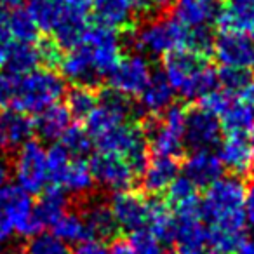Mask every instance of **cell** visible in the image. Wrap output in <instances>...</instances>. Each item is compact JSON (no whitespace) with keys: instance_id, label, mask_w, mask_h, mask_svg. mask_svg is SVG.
<instances>
[{"instance_id":"cell-1","label":"cell","mask_w":254,"mask_h":254,"mask_svg":"<svg viewBox=\"0 0 254 254\" xmlns=\"http://www.w3.org/2000/svg\"><path fill=\"white\" fill-rule=\"evenodd\" d=\"M246 185L239 176H221L205 188L200 198V214L209 226V247L214 253L228 254L244 240Z\"/></svg>"},{"instance_id":"cell-2","label":"cell","mask_w":254,"mask_h":254,"mask_svg":"<svg viewBox=\"0 0 254 254\" xmlns=\"http://www.w3.org/2000/svg\"><path fill=\"white\" fill-rule=\"evenodd\" d=\"M66 92L64 78L49 66H40L25 75L0 71V103L25 113H39L60 103Z\"/></svg>"},{"instance_id":"cell-3","label":"cell","mask_w":254,"mask_h":254,"mask_svg":"<svg viewBox=\"0 0 254 254\" xmlns=\"http://www.w3.org/2000/svg\"><path fill=\"white\" fill-rule=\"evenodd\" d=\"M162 75L167 78L174 94L185 101L200 99L218 87V71L205 58L190 51H176L164 58Z\"/></svg>"},{"instance_id":"cell-4","label":"cell","mask_w":254,"mask_h":254,"mask_svg":"<svg viewBox=\"0 0 254 254\" xmlns=\"http://www.w3.org/2000/svg\"><path fill=\"white\" fill-rule=\"evenodd\" d=\"M188 28L176 18H153L138 25L132 32L131 44L136 53L145 58H166L167 54L185 51Z\"/></svg>"},{"instance_id":"cell-5","label":"cell","mask_w":254,"mask_h":254,"mask_svg":"<svg viewBox=\"0 0 254 254\" xmlns=\"http://www.w3.org/2000/svg\"><path fill=\"white\" fill-rule=\"evenodd\" d=\"M187 110L180 105H173L169 110L159 117H148V120L143 126L148 150H152L153 155L162 157H178L183 153V127Z\"/></svg>"},{"instance_id":"cell-6","label":"cell","mask_w":254,"mask_h":254,"mask_svg":"<svg viewBox=\"0 0 254 254\" xmlns=\"http://www.w3.org/2000/svg\"><path fill=\"white\" fill-rule=\"evenodd\" d=\"M94 146L98 148V152L113 153L126 159L138 171V176L148 160V141H146L145 131L132 120L120 124L106 131L105 134L98 136L94 139Z\"/></svg>"},{"instance_id":"cell-7","label":"cell","mask_w":254,"mask_h":254,"mask_svg":"<svg viewBox=\"0 0 254 254\" xmlns=\"http://www.w3.org/2000/svg\"><path fill=\"white\" fill-rule=\"evenodd\" d=\"M12 176H14L16 187L21 188L26 193L39 195L44 188L49 185V173H47V150L44 145L35 139L14 152L12 160Z\"/></svg>"},{"instance_id":"cell-8","label":"cell","mask_w":254,"mask_h":254,"mask_svg":"<svg viewBox=\"0 0 254 254\" xmlns=\"http://www.w3.org/2000/svg\"><path fill=\"white\" fill-rule=\"evenodd\" d=\"M78 44L84 47L101 78L106 77L117 64V61L122 58L124 40L120 33L98 23L89 26Z\"/></svg>"},{"instance_id":"cell-9","label":"cell","mask_w":254,"mask_h":254,"mask_svg":"<svg viewBox=\"0 0 254 254\" xmlns=\"http://www.w3.org/2000/svg\"><path fill=\"white\" fill-rule=\"evenodd\" d=\"M0 209L5 214L12 226V232L19 237L37 235L42 232V223L35 211V202L32 200L30 193L23 191L21 188L5 185L0 190Z\"/></svg>"},{"instance_id":"cell-10","label":"cell","mask_w":254,"mask_h":254,"mask_svg":"<svg viewBox=\"0 0 254 254\" xmlns=\"http://www.w3.org/2000/svg\"><path fill=\"white\" fill-rule=\"evenodd\" d=\"M153 75V68L148 58L139 53L122 54L108 77L110 89L126 98H138Z\"/></svg>"},{"instance_id":"cell-11","label":"cell","mask_w":254,"mask_h":254,"mask_svg":"<svg viewBox=\"0 0 254 254\" xmlns=\"http://www.w3.org/2000/svg\"><path fill=\"white\" fill-rule=\"evenodd\" d=\"M91 19V0H60V14L53 39L61 49H70L82 40Z\"/></svg>"},{"instance_id":"cell-12","label":"cell","mask_w":254,"mask_h":254,"mask_svg":"<svg viewBox=\"0 0 254 254\" xmlns=\"http://www.w3.org/2000/svg\"><path fill=\"white\" fill-rule=\"evenodd\" d=\"M221 122L202 106L188 110L185 115L183 141L191 152H212L221 143Z\"/></svg>"},{"instance_id":"cell-13","label":"cell","mask_w":254,"mask_h":254,"mask_svg":"<svg viewBox=\"0 0 254 254\" xmlns=\"http://www.w3.org/2000/svg\"><path fill=\"white\" fill-rule=\"evenodd\" d=\"M131 113L132 106L129 105V98L112 91V89L99 94L98 105L85 119V127H87L89 134L92 136V141L113 127L129 122Z\"/></svg>"},{"instance_id":"cell-14","label":"cell","mask_w":254,"mask_h":254,"mask_svg":"<svg viewBox=\"0 0 254 254\" xmlns=\"http://www.w3.org/2000/svg\"><path fill=\"white\" fill-rule=\"evenodd\" d=\"M89 167H91L94 185L113 193L131 188L138 176V171L126 159L106 152H98L96 155H92Z\"/></svg>"},{"instance_id":"cell-15","label":"cell","mask_w":254,"mask_h":254,"mask_svg":"<svg viewBox=\"0 0 254 254\" xmlns=\"http://www.w3.org/2000/svg\"><path fill=\"white\" fill-rule=\"evenodd\" d=\"M148 11L145 0H91V14L96 23L117 32L136 26Z\"/></svg>"},{"instance_id":"cell-16","label":"cell","mask_w":254,"mask_h":254,"mask_svg":"<svg viewBox=\"0 0 254 254\" xmlns=\"http://www.w3.org/2000/svg\"><path fill=\"white\" fill-rule=\"evenodd\" d=\"M211 54L221 68L249 70L254 63V40L244 33L221 30L212 40Z\"/></svg>"},{"instance_id":"cell-17","label":"cell","mask_w":254,"mask_h":254,"mask_svg":"<svg viewBox=\"0 0 254 254\" xmlns=\"http://www.w3.org/2000/svg\"><path fill=\"white\" fill-rule=\"evenodd\" d=\"M108 205L112 209V214L119 228L134 232V230L148 225L152 200H148L139 191L131 190V188L115 191Z\"/></svg>"},{"instance_id":"cell-18","label":"cell","mask_w":254,"mask_h":254,"mask_svg":"<svg viewBox=\"0 0 254 254\" xmlns=\"http://www.w3.org/2000/svg\"><path fill=\"white\" fill-rule=\"evenodd\" d=\"M173 244L180 254H209V226L200 211L174 214Z\"/></svg>"},{"instance_id":"cell-19","label":"cell","mask_w":254,"mask_h":254,"mask_svg":"<svg viewBox=\"0 0 254 254\" xmlns=\"http://www.w3.org/2000/svg\"><path fill=\"white\" fill-rule=\"evenodd\" d=\"M35 134L33 119L28 113L9 108L0 113V155L12 153L28 143Z\"/></svg>"},{"instance_id":"cell-20","label":"cell","mask_w":254,"mask_h":254,"mask_svg":"<svg viewBox=\"0 0 254 254\" xmlns=\"http://www.w3.org/2000/svg\"><path fill=\"white\" fill-rule=\"evenodd\" d=\"M180 176V162L173 157L153 155L143 166L139 173L141 188L150 195L166 193L176 178Z\"/></svg>"},{"instance_id":"cell-21","label":"cell","mask_w":254,"mask_h":254,"mask_svg":"<svg viewBox=\"0 0 254 254\" xmlns=\"http://www.w3.org/2000/svg\"><path fill=\"white\" fill-rule=\"evenodd\" d=\"M58 64L61 68V77L73 85H89V87H94L101 80L94 64L89 60L87 53H85L80 44L66 49V53L60 58V63Z\"/></svg>"},{"instance_id":"cell-22","label":"cell","mask_w":254,"mask_h":254,"mask_svg":"<svg viewBox=\"0 0 254 254\" xmlns=\"http://www.w3.org/2000/svg\"><path fill=\"white\" fill-rule=\"evenodd\" d=\"M216 23L221 30L244 33L254 39V0H223Z\"/></svg>"},{"instance_id":"cell-23","label":"cell","mask_w":254,"mask_h":254,"mask_svg":"<svg viewBox=\"0 0 254 254\" xmlns=\"http://www.w3.org/2000/svg\"><path fill=\"white\" fill-rule=\"evenodd\" d=\"M218 159L223 169H228L233 176L254 173L253 153H251L247 136H226L225 141L219 143Z\"/></svg>"},{"instance_id":"cell-24","label":"cell","mask_w":254,"mask_h":254,"mask_svg":"<svg viewBox=\"0 0 254 254\" xmlns=\"http://www.w3.org/2000/svg\"><path fill=\"white\" fill-rule=\"evenodd\" d=\"M183 176L197 188H207L223 176V166L212 152H191L183 164Z\"/></svg>"},{"instance_id":"cell-25","label":"cell","mask_w":254,"mask_h":254,"mask_svg":"<svg viewBox=\"0 0 254 254\" xmlns=\"http://www.w3.org/2000/svg\"><path fill=\"white\" fill-rule=\"evenodd\" d=\"M80 214L89 232V239L108 240L115 237L119 226H117L108 202H103L99 198H91L82 207Z\"/></svg>"},{"instance_id":"cell-26","label":"cell","mask_w":254,"mask_h":254,"mask_svg":"<svg viewBox=\"0 0 254 254\" xmlns=\"http://www.w3.org/2000/svg\"><path fill=\"white\" fill-rule=\"evenodd\" d=\"M216 0H178L174 5V18L188 30L209 28L218 16Z\"/></svg>"},{"instance_id":"cell-27","label":"cell","mask_w":254,"mask_h":254,"mask_svg":"<svg viewBox=\"0 0 254 254\" xmlns=\"http://www.w3.org/2000/svg\"><path fill=\"white\" fill-rule=\"evenodd\" d=\"M174 91L162 73H153L139 92V108L148 117H159L174 105Z\"/></svg>"},{"instance_id":"cell-28","label":"cell","mask_w":254,"mask_h":254,"mask_svg":"<svg viewBox=\"0 0 254 254\" xmlns=\"http://www.w3.org/2000/svg\"><path fill=\"white\" fill-rule=\"evenodd\" d=\"M71 113L68 112L66 105L63 103H54L47 106L46 110L37 113L33 119V127L35 132L44 141H58L61 136L66 132V129L71 126Z\"/></svg>"},{"instance_id":"cell-29","label":"cell","mask_w":254,"mask_h":254,"mask_svg":"<svg viewBox=\"0 0 254 254\" xmlns=\"http://www.w3.org/2000/svg\"><path fill=\"white\" fill-rule=\"evenodd\" d=\"M0 66H4V70L12 71V73H18V75L30 73V71L44 66L40 40L30 44L14 42L9 47L7 54H5L4 61H2Z\"/></svg>"},{"instance_id":"cell-30","label":"cell","mask_w":254,"mask_h":254,"mask_svg":"<svg viewBox=\"0 0 254 254\" xmlns=\"http://www.w3.org/2000/svg\"><path fill=\"white\" fill-rule=\"evenodd\" d=\"M219 122L226 136H247L254 127V110L246 99L233 98L219 115Z\"/></svg>"},{"instance_id":"cell-31","label":"cell","mask_w":254,"mask_h":254,"mask_svg":"<svg viewBox=\"0 0 254 254\" xmlns=\"http://www.w3.org/2000/svg\"><path fill=\"white\" fill-rule=\"evenodd\" d=\"M35 211L42 226H53L56 219H60L66 211H70V195L60 187L44 188L39 193V200L35 202Z\"/></svg>"},{"instance_id":"cell-32","label":"cell","mask_w":254,"mask_h":254,"mask_svg":"<svg viewBox=\"0 0 254 254\" xmlns=\"http://www.w3.org/2000/svg\"><path fill=\"white\" fill-rule=\"evenodd\" d=\"M54 187H60L68 195H75V197L87 195L94 187L89 162H85L84 159H71L68 167L64 169L63 176L60 178L58 185H54Z\"/></svg>"},{"instance_id":"cell-33","label":"cell","mask_w":254,"mask_h":254,"mask_svg":"<svg viewBox=\"0 0 254 254\" xmlns=\"http://www.w3.org/2000/svg\"><path fill=\"white\" fill-rule=\"evenodd\" d=\"M198 188L185 176H178L167 188V202L173 214H188V212L200 211V198Z\"/></svg>"},{"instance_id":"cell-34","label":"cell","mask_w":254,"mask_h":254,"mask_svg":"<svg viewBox=\"0 0 254 254\" xmlns=\"http://www.w3.org/2000/svg\"><path fill=\"white\" fill-rule=\"evenodd\" d=\"M51 228H53L54 235L63 240L64 244H78L89 239V232L85 228L80 211H66L60 219L54 221Z\"/></svg>"},{"instance_id":"cell-35","label":"cell","mask_w":254,"mask_h":254,"mask_svg":"<svg viewBox=\"0 0 254 254\" xmlns=\"http://www.w3.org/2000/svg\"><path fill=\"white\" fill-rule=\"evenodd\" d=\"M64 96H66L64 105H66L68 112L71 113V117L80 120L87 119L99 99V94H96L94 89L89 85H73L70 91L64 92Z\"/></svg>"},{"instance_id":"cell-36","label":"cell","mask_w":254,"mask_h":254,"mask_svg":"<svg viewBox=\"0 0 254 254\" xmlns=\"http://www.w3.org/2000/svg\"><path fill=\"white\" fill-rule=\"evenodd\" d=\"M60 145L73 159H85L92 152V148H94V141H92V136L89 134L87 127L73 126V124L61 136Z\"/></svg>"},{"instance_id":"cell-37","label":"cell","mask_w":254,"mask_h":254,"mask_svg":"<svg viewBox=\"0 0 254 254\" xmlns=\"http://www.w3.org/2000/svg\"><path fill=\"white\" fill-rule=\"evenodd\" d=\"M7 21H9V30L11 35L14 39V42H37L39 40V28L33 23L32 16L26 9H11L7 11Z\"/></svg>"},{"instance_id":"cell-38","label":"cell","mask_w":254,"mask_h":254,"mask_svg":"<svg viewBox=\"0 0 254 254\" xmlns=\"http://www.w3.org/2000/svg\"><path fill=\"white\" fill-rule=\"evenodd\" d=\"M146 228L155 232L166 244H173V233H174V214L171 207L166 202L152 200L150 207V218Z\"/></svg>"},{"instance_id":"cell-39","label":"cell","mask_w":254,"mask_h":254,"mask_svg":"<svg viewBox=\"0 0 254 254\" xmlns=\"http://www.w3.org/2000/svg\"><path fill=\"white\" fill-rule=\"evenodd\" d=\"M26 11L30 12L39 32L53 33L60 14V0H32Z\"/></svg>"},{"instance_id":"cell-40","label":"cell","mask_w":254,"mask_h":254,"mask_svg":"<svg viewBox=\"0 0 254 254\" xmlns=\"http://www.w3.org/2000/svg\"><path fill=\"white\" fill-rule=\"evenodd\" d=\"M127 242L132 247L134 254H166L167 246H169L146 226L131 232V237Z\"/></svg>"},{"instance_id":"cell-41","label":"cell","mask_w":254,"mask_h":254,"mask_svg":"<svg viewBox=\"0 0 254 254\" xmlns=\"http://www.w3.org/2000/svg\"><path fill=\"white\" fill-rule=\"evenodd\" d=\"M23 254H71L68 244L58 239L54 233H37L30 237Z\"/></svg>"},{"instance_id":"cell-42","label":"cell","mask_w":254,"mask_h":254,"mask_svg":"<svg viewBox=\"0 0 254 254\" xmlns=\"http://www.w3.org/2000/svg\"><path fill=\"white\" fill-rule=\"evenodd\" d=\"M251 75L249 70H235V68H221L218 71V87L228 92L230 96H239L244 94L247 85L251 84Z\"/></svg>"},{"instance_id":"cell-43","label":"cell","mask_w":254,"mask_h":254,"mask_svg":"<svg viewBox=\"0 0 254 254\" xmlns=\"http://www.w3.org/2000/svg\"><path fill=\"white\" fill-rule=\"evenodd\" d=\"M73 157H70V153L63 148V146L58 143L53 145L47 150V173H49V183L58 185L60 178L63 176L64 169L68 167L70 160Z\"/></svg>"},{"instance_id":"cell-44","label":"cell","mask_w":254,"mask_h":254,"mask_svg":"<svg viewBox=\"0 0 254 254\" xmlns=\"http://www.w3.org/2000/svg\"><path fill=\"white\" fill-rule=\"evenodd\" d=\"M233 98H235V96H230L228 92H225L223 89L216 87V89H212L211 92H207V94L202 96V98L198 99V101H200V105L198 106L205 108L207 112H211L212 115H216L219 119V115L223 113V110L228 106V103L232 101Z\"/></svg>"},{"instance_id":"cell-45","label":"cell","mask_w":254,"mask_h":254,"mask_svg":"<svg viewBox=\"0 0 254 254\" xmlns=\"http://www.w3.org/2000/svg\"><path fill=\"white\" fill-rule=\"evenodd\" d=\"M14 44V39L11 35L9 30V21H7V11L0 9V64L4 61L5 54H7L9 47Z\"/></svg>"},{"instance_id":"cell-46","label":"cell","mask_w":254,"mask_h":254,"mask_svg":"<svg viewBox=\"0 0 254 254\" xmlns=\"http://www.w3.org/2000/svg\"><path fill=\"white\" fill-rule=\"evenodd\" d=\"M71 254H108V247L103 240L98 239H85L82 242L75 244V249Z\"/></svg>"},{"instance_id":"cell-47","label":"cell","mask_w":254,"mask_h":254,"mask_svg":"<svg viewBox=\"0 0 254 254\" xmlns=\"http://www.w3.org/2000/svg\"><path fill=\"white\" fill-rule=\"evenodd\" d=\"M244 214L246 223L254 230V181L246 187V197H244Z\"/></svg>"},{"instance_id":"cell-48","label":"cell","mask_w":254,"mask_h":254,"mask_svg":"<svg viewBox=\"0 0 254 254\" xmlns=\"http://www.w3.org/2000/svg\"><path fill=\"white\" fill-rule=\"evenodd\" d=\"M108 254H134V251H132L127 240H115L108 247Z\"/></svg>"},{"instance_id":"cell-49","label":"cell","mask_w":254,"mask_h":254,"mask_svg":"<svg viewBox=\"0 0 254 254\" xmlns=\"http://www.w3.org/2000/svg\"><path fill=\"white\" fill-rule=\"evenodd\" d=\"M148 9H157V11H166L178 4V0H145Z\"/></svg>"},{"instance_id":"cell-50","label":"cell","mask_w":254,"mask_h":254,"mask_svg":"<svg viewBox=\"0 0 254 254\" xmlns=\"http://www.w3.org/2000/svg\"><path fill=\"white\" fill-rule=\"evenodd\" d=\"M233 254H254V239H249V240L244 239L242 242L239 244V247L233 251Z\"/></svg>"},{"instance_id":"cell-51","label":"cell","mask_w":254,"mask_h":254,"mask_svg":"<svg viewBox=\"0 0 254 254\" xmlns=\"http://www.w3.org/2000/svg\"><path fill=\"white\" fill-rule=\"evenodd\" d=\"M7 178H9V166L4 160V157L0 155V190L7 185Z\"/></svg>"},{"instance_id":"cell-52","label":"cell","mask_w":254,"mask_h":254,"mask_svg":"<svg viewBox=\"0 0 254 254\" xmlns=\"http://www.w3.org/2000/svg\"><path fill=\"white\" fill-rule=\"evenodd\" d=\"M244 99H246L247 103H249L251 106H253V110H254V80H251V84L247 85V89L244 91Z\"/></svg>"},{"instance_id":"cell-53","label":"cell","mask_w":254,"mask_h":254,"mask_svg":"<svg viewBox=\"0 0 254 254\" xmlns=\"http://www.w3.org/2000/svg\"><path fill=\"white\" fill-rule=\"evenodd\" d=\"M21 0H0V9H5V11H11V9L19 7Z\"/></svg>"},{"instance_id":"cell-54","label":"cell","mask_w":254,"mask_h":254,"mask_svg":"<svg viewBox=\"0 0 254 254\" xmlns=\"http://www.w3.org/2000/svg\"><path fill=\"white\" fill-rule=\"evenodd\" d=\"M247 143H249L251 153H253V162H254V127L251 129L249 134H247Z\"/></svg>"},{"instance_id":"cell-55","label":"cell","mask_w":254,"mask_h":254,"mask_svg":"<svg viewBox=\"0 0 254 254\" xmlns=\"http://www.w3.org/2000/svg\"><path fill=\"white\" fill-rule=\"evenodd\" d=\"M211 254H221V253H214V251H212V253Z\"/></svg>"},{"instance_id":"cell-56","label":"cell","mask_w":254,"mask_h":254,"mask_svg":"<svg viewBox=\"0 0 254 254\" xmlns=\"http://www.w3.org/2000/svg\"><path fill=\"white\" fill-rule=\"evenodd\" d=\"M253 66H254V63H253Z\"/></svg>"},{"instance_id":"cell-57","label":"cell","mask_w":254,"mask_h":254,"mask_svg":"<svg viewBox=\"0 0 254 254\" xmlns=\"http://www.w3.org/2000/svg\"><path fill=\"white\" fill-rule=\"evenodd\" d=\"M0 105H2V103H0Z\"/></svg>"}]
</instances>
